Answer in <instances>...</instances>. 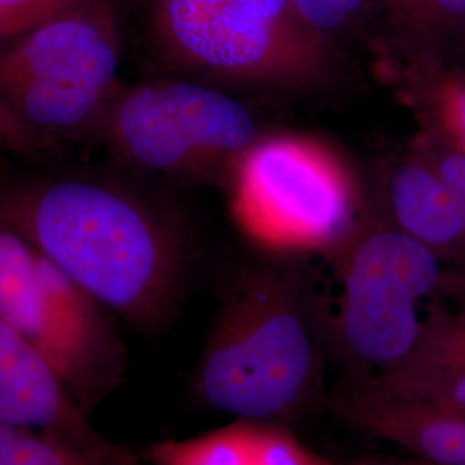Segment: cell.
<instances>
[{
  "instance_id": "cell-3",
  "label": "cell",
  "mask_w": 465,
  "mask_h": 465,
  "mask_svg": "<svg viewBox=\"0 0 465 465\" xmlns=\"http://www.w3.org/2000/svg\"><path fill=\"white\" fill-rule=\"evenodd\" d=\"M159 66L219 88L295 95L331 84L340 50L293 0H147Z\"/></svg>"
},
{
  "instance_id": "cell-1",
  "label": "cell",
  "mask_w": 465,
  "mask_h": 465,
  "mask_svg": "<svg viewBox=\"0 0 465 465\" xmlns=\"http://www.w3.org/2000/svg\"><path fill=\"white\" fill-rule=\"evenodd\" d=\"M0 223L136 331H161L176 314L186 234L134 186L74 174L0 184Z\"/></svg>"
},
{
  "instance_id": "cell-18",
  "label": "cell",
  "mask_w": 465,
  "mask_h": 465,
  "mask_svg": "<svg viewBox=\"0 0 465 465\" xmlns=\"http://www.w3.org/2000/svg\"><path fill=\"white\" fill-rule=\"evenodd\" d=\"M38 145L34 136L0 105V159L9 153L32 152Z\"/></svg>"
},
{
  "instance_id": "cell-12",
  "label": "cell",
  "mask_w": 465,
  "mask_h": 465,
  "mask_svg": "<svg viewBox=\"0 0 465 465\" xmlns=\"http://www.w3.org/2000/svg\"><path fill=\"white\" fill-rule=\"evenodd\" d=\"M149 465H351L336 462L305 445L288 424L232 419L188 438L161 440L147 447Z\"/></svg>"
},
{
  "instance_id": "cell-4",
  "label": "cell",
  "mask_w": 465,
  "mask_h": 465,
  "mask_svg": "<svg viewBox=\"0 0 465 465\" xmlns=\"http://www.w3.org/2000/svg\"><path fill=\"white\" fill-rule=\"evenodd\" d=\"M223 184L236 228L252 245L282 259L330 255L364 219L353 169L312 134H259Z\"/></svg>"
},
{
  "instance_id": "cell-6",
  "label": "cell",
  "mask_w": 465,
  "mask_h": 465,
  "mask_svg": "<svg viewBox=\"0 0 465 465\" xmlns=\"http://www.w3.org/2000/svg\"><path fill=\"white\" fill-rule=\"evenodd\" d=\"M94 134L134 171L224 182L261 132L249 107L228 90L176 76L119 84Z\"/></svg>"
},
{
  "instance_id": "cell-13",
  "label": "cell",
  "mask_w": 465,
  "mask_h": 465,
  "mask_svg": "<svg viewBox=\"0 0 465 465\" xmlns=\"http://www.w3.org/2000/svg\"><path fill=\"white\" fill-rule=\"evenodd\" d=\"M395 226L438 253L465 240V200L436 169L400 166L388 183Z\"/></svg>"
},
{
  "instance_id": "cell-15",
  "label": "cell",
  "mask_w": 465,
  "mask_h": 465,
  "mask_svg": "<svg viewBox=\"0 0 465 465\" xmlns=\"http://www.w3.org/2000/svg\"><path fill=\"white\" fill-rule=\"evenodd\" d=\"M0 465H111L52 438L0 422ZM126 465H140L138 459Z\"/></svg>"
},
{
  "instance_id": "cell-10",
  "label": "cell",
  "mask_w": 465,
  "mask_h": 465,
  "mask_svg": "<svg viewBox=\"0 0 465 465\" xmlns=\"http://www.w3.org/2000/svg\"><path fill=\"white\" fill-rule=\"evenodd\" d=\"M334 407L353 428L430 465H465V414L390 399L349 380Z\"/></svg>"
},
{
  "instance_id": "cell-2",
  "label": "cell",
  "mask_w": 465,
  "mask_h": 465,
  "mask_svg": "<svg viewBox=\"0 0 465 465\" xmlns=\"http://www.w3.org/2000/svg\"><path fill=\"white\" fill-rule=\"evenodd\" d=\"M324 353L305 282L286 264L250 266L230 284L193 388L232 419L292 424L321 399Z\"/></svg>"
},
{
  "instance_id": "cell-22",
  "label": "cell",
  "mask_w": 465,
  "mask_h": 465,
  "mask_svg": "<svg viewBox=\"0 0 465 465\" xmlns=\"http://www.w3.org/2000/svg\"><path fill=\"white\" fill-rule=\"evenodd\" d=\"M441 286H447L453 295L459 297L462 302V311L465 312V276H445Z\"/></svg>"
},
{
  "instance_id": "cell-9",
  "label": "cell",
  "mask_w": 465,
  "mask_h": 465,
  "mask_svg": "<svg viewBox=\"0 0 465 465\" xmlns=\"http://www.w3.org/2000/svg\"><path fill=\"white\" fill-rule=\"evenodd\" d=\"M0 422L44 432L100 462L132 464V451L100 434L49 361L0 319Z\"/></svg>"
},
{
  "instance_id": "cell-20",
  "label": "cell",
  "mask_w": 465,
  "mask_h": 465,
  "mask_svg": "<svg viewBox=\"0 0 465 465\" xmlns=\"http://www.w3.org/2000/svg\"><path fill=\"white\" fill-rule=\"evenodd\" d=\"M436 173L465 200V153L445 155L436 167Z\"/></svg>"
},
{
  "instance_id": "cell-21",
  "label": "cell",
  "mask_w": 465,
  "mask_h": 465,
  "mask_svg": "<svg viewBox=\"0 0 465 465\" xmlns=\"http://www.w3.org/2000/svg\"><path fill=\"white\" fill-rule=\"evenodd\" d=\"M351 465H430L412 459L405 455L403 459H395V457H371V459H361L351 462Z\"/></svg>"
},
{
  "instance_id": "cell-8",
  "label": "cell",
  "mask_w": 465,
  "mask_h": 465,
  "mask_svg": "<svg viewBox=\"0 0 465 465\" xmlns=\"http://www.w3.org/2000/svg\"><path fill=\"white\" fill-rule=\"evenodd\" d=\"M111 314L38 250L0 288V319L25 336L92 414L124 380Z\"/></svg>"
},
{
  "instance_id": "cell-11",
  "label": "cell",
  "mask_w": 465,
  "mask_h": 465,
  "mask_svg": "<svg viewBox=\"0 0 465 465\" xmlns=\"http://www.w3.org/2000/svg\"><path fill=\"white\" fill-rule=\"evenodd\" d=\"M390 399L465 414V312L434 305L412 353L374 378H350Z\"/></svg>"
},
{
  "instance_id": "cell-14",
  "label": "cell",
  "mask_w": 465,
  "mask_h": 465,
  "mask_svg": "<svg viewBox=\"0 0 465 465\" xmlns=\"http://www.w3.org/2000/svg\"><path fill=\"white\" fill-rule=\"evenodd\" d=\"M395 42L414 47L436 30L465 19V0H371Z\"/></svg>"
},
{
  "instance_id": "cell-19",
  "label": "cell",
  "mask_w": 465,
  "mask_h": 465,
  "mask_svg": "<svg viewBox=\"0 0 465 465\" xmlns=\"http://www.w3.org/2000/svg\"><path fill=\"white\" fill-rule=\"evenodd\" d=\"M443 119L465 153V84L451 86L441 102Z\"/></svg>"
},
{
  "instance_id": "cell-17",
  "label": "cell",
  "mask_w": 465,
  "mask_h": 465,
  "mask_svg": "<svg viewBox=\"0 0 465 465\" xmlns=\"http://www.w3.org/2000/svg\"><path fill=\"white\" fill-rule=\"evenodd\" d=\"M86 0H0V45Z\"/></svg>"
},
{
  "instance_id": "cell-16",
  "label": "cell",
  "mask_w": 465,
  "mask_h": 465,
  "mask_svg": "<svg viewBox=\"0 0 465 465\" xmlns=\"http://www.w3.org/2000/svg\"><path fill=\"white\" fill-rule=\"evenodd\" d=\"M293 4L316 32L338 45L359 32L371 13V0H293Z\"/></svg>"
},
{
  "instance_id": "cell-7",
  "label": "cell",
  "mask_w": 465,
  "mask_h": 465,
  "mask_svg": "<svg viewBox=\"0 0 465 465\" xmlns=\"http://www.w3.org/2000/svg\"><path fill=\"white\" fill-rule=\"evenodd\" d=\"M330 255L340 288L334 345L350 378L384 374L416 349L426 319L420 303L445 278L438 253L395 224L364 217Z\"/></svg>"
},
{
  "instance_id": "cell-5",
  "label": "cell",
  "mask_w": 465,
  "mask_h": 465,
  "mask_svg": "<svg viewBox=\"0 0 465 465\" xmlns=\"http://www.w3.org/2000/svg\"><path fill=\"white\" fill-rule=\"evenodd\" d=\"M119 61L114 0H86L0 45V105L40 145L94 134Z\"/></svg>"
}]
</instances>
